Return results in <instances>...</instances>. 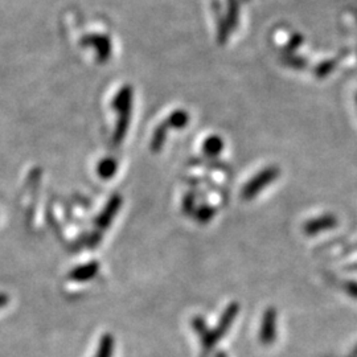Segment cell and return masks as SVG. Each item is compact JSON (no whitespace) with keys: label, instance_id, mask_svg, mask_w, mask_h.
<instances>
[{"label":"cell","instance_id":"6da1fadb","mask_svg":"<svg viewBox=\"0 0 357 357\" xmlns=\"http://www.w3.org/2000/svg\"><path fill=\"white\" fill-rule=\"evenodd\" d=\"M280 175H281L280 167L270 166L264 168L243 185L241 197L245 202L253 200L259 192L268 187V184H271L274 180L280 178Z\"/></svg>","mask_w":357,"mask_h":357},{"label":"cell","instance_id":"7a4b0ae2","mask_svg":"<svg viewBox=\"0 0 357 357\" xmlns=\"http://www.w3.org/2000/svg\"><path fill=\"white\" fill-rule=\"evenodd\" d=\"M277 321H278V314L274 307H268L265 310L261 327H259V340L264 345H270L274 343L277 339Z\"/></svg>","mask_w":357,"mask_h":357},{"label":"cell","instance_id":"3957f363","mask_svg":"<svg viewBox=\"0 0 357 357\" xmlns=\"http://www.w3.org/2000/svg\"><path fill=\"white\" fill-rule=\"evenodd\" d=\"M339 224L337 217L332 213H326L315 218H311L303 224V233L307 236H317L323 231L335 229Z\"/></svg>","mask_w":357,"mask_h":357},{"label":"cell","instance_id":"277c9868","mask_svg":"<svg viewBox=\"0 0 357 357\" xmlns=\"http://www.w3.org/2000/svg\"><path fill=\"white\" fill-rule=\"evenodd\" d=\"M238 312H240V305H238L237 302H231L229 306L225 308V311L222 312L221 318L218 320V324H217L216 328L212 330L215 337H216V340H220V339L228 332L230 326H231V323L237 318Z\"/></svg>","mask_w":357,"mask_h":357},{"label":"cell","instance_id":"5b68a950","mask_svg":"<svg viewBox=\"0 0 357 357\" xmlns=\"http://www.w3.org/2000/svg\"><path fill=\"white\" fill-rule=\"evenodd\" d=\"M121 205H122L121 195H113V197L109 200V203L105 206L102 213L100 215L98 220H97V227L100 229H107V227L114 220L115 215L119 212Z\"/></svg>","mask_w":357,"mask_h":357},{"label":"cell","instance_id":"8992f818","mask_svg":"<svg viewBox=\"0 0 357 357\" xmlns=\"http://www.w3.org/2000/svg\"><path fill=\"white\" fill-rule=\"evenodd\" d=\"M119 118L116 122L114 131V144H121V142L125 139L128 134V128H130V118H131V106L123 107L118 110Z\"/></svg>","mask_w":357,"mask_h":357},{"label":"cell","instance_id":"52a82bcc","mask_svg":"<svg viewBox=\"0 0 357 357\" xmlns=\"http://www.w3.org/2000/svg\"><path fill=\"white\" fill-rule=\"evenodd\" d=\"M100 265L98 262H90L88 265H82L70 273V280L77 282L88 281L98 274Z\"/></svg>","mask_w":357,"mask_h":357},{"label":"cell","instance_id":"ba28073f","mask_svg":"<svg viewBox=\"0 0 357 357\" xmlns=\"http://www.w3.org/2000/svg\"><path fill=\"white\" fill-rule=\"evenodd\" d=\"M224 150V141L218 135H211L203 143V153L208 158H215Z\"/></svg>","mask_w":357,"mask_h":357},{"label":"cell","instance_id":"9c48e42d","mask_svg":"<svg viewBox=\"0 0 357 357\" xmlns=\"http://www.w3.org/2000/svg\"><path fill=\"white\" fill-rule=\"evenodd\" d=\"M165 123L168 128H187L190 123V115L185 110H175L172 114L169 115L165 121Z\"/></svg>","mask_w":357,"mask_h":357},{"label":"cell","instance_id":"30bf717a","mask_svg":"<svg viewBox=\"0 0 357 357\" xmlns=\"http://www.w3.org/2000/svg\"><path fill=\"white\" fill-rule=\"evenodd\" d=\"M167 132H168V128L165 122L155 128L153 138H151V144H150V149L153 153H159L163 149L165 142H166Z\"/></svg>","mask_w":357,"mask_h":357},{"label":"cell","instance_id":"8fae6325","mask_svg":"<svg viewBox=\"0 0 357 357\" xmlns=\"http://www.w3.org/2000/svg\"><path fill=\"white\" fill-rule=\"evenodd\" d=\"M118 171V162L113 159V158H105L103 160L100 162V166H98V174L102 178H113L115 175V172Z\"/></svg>","mask_w":357,"mask_h":357},{"label":"cell","instance_id":"7c38bea8","mask_svg":"<svg viewBox=\"0 0 357 357\" xmlns=\"http://www.w3.org/2000/svg\"><path fill=\"white\" fill-rule=\"evenodd\" d=\"M216 215V209L215 206L212 205L204 204L199 208H196V212H195V218L197 222L200 224H208L213 217Z\"/></svg>","mask_w":357,"mask_h":357},{"label":"cell","instance_id":"4fadbf2b","mask_svg":"<svg viewBox=\"0 0 357 357\" xmlns=\"http://www.w3.org/2000/svg\"><path fill=\"white\" fill-rule=\"evenodd\" d=\"M113 351H114V339L110 333H106L103 335L100 342V348L96 357H113Z\"/></svg>","mask_w":357,"mask_h":357},{"label":"cell","instance_id":"5bb4252c","mask_svg":"<svg viewBox=\"0 0 357 357\" xmlns=\"http://www.w3.org/2000/svg\"><path fill=\"white\" fill-rule=\"evenodd\" d=\"M181 208H183V213L187 216H192L196 212V196L192 192H187L183 197V203H181Z\"/></svg>","mask_w":357,"mask_h":357},{"label":"cell","instance_id":"9a60e30c","mask_svg":"<svg viewBox=\"0 0 357 357\" xmlns=\"http://www.w3.org/2000/svg\"><path fill=\"white\" fill-rule=\"evenodd\" d=\"M345 291L348 295H351L352 298H356L357 299V283L356 282H348L345 284Z\"/></svg>","mask_w":357,"mask_h":357},{"label":"cell","instance_id":"2e32d148","mask_svg":"<svg viewBox=\"0 0 357 357\" xmlns=\"http://www.w3.org/2000/svg\"><path fill=\"white\" fill-rule=\"evenodd\" d=\"M356 102H357V97H356Z\"/></svg>","mask_w":357,"mask_h":357}]
</instances>
